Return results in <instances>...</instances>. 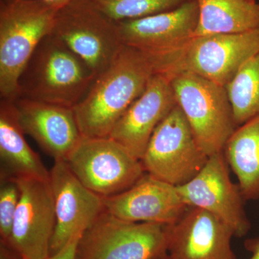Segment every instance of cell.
<instances>
[{
	"label": "cell",
	"mask_w": 259,
	"mask_h": 259,
	"mask_svg": "<svg viewBox=\"0 0 259 259\" xmlns=\"http://www.w3.org/2000/svg\"><path fill=\"white\" fill-rule=\"evenodd\" d=\"M155 73L154 64L148 56L123 45L73 108L81 135L108 137L117 121L144 93Z\"/></svg>",
	"instance_id": "6da1fadb"
},
{
	"label": "cell",
	"mask_w": 259,
	"mask_h": 259,
	"mask_svg": "<svg viewBox=\"0 0 259 259\" xmlns=\"http://www.w3.org/2000/svg\"><path fill=\"white\" fill-rule=\"evenodd\" d=\"M95 79L90 66L51 33L38 44L20 75L19 97L74 108Z\"/></svg>",
	"instance_id": "7a4b0ae2"
},
{
	"label": "cell",
	"mask_w": 259,
	"mask_h": 259,
	"mask_svg": "<svg viewBox=\"0 0 259 259\" xmlns=\"http://www.w3.org/2000/svg\"><path fill=\"white\" fill-rule=\"evenodd\" d=\"M59 8L42 0L0 1V96L15 101L24 68L52 32Z\"/></svg>",
	"instance_id": "3957f363"
},
{
	"label": "cell",
	"mask_w": 259,
	"mask_h": 259,
	"mask_svg": "<svg viewBox=\"0 0 259 259\" xmlns=\"http://www.w3.org/2000/svg\"><path fill=\"white\" fill-rule=\"evenodd\" d=\"M169 79L177 105L199 147L209 157L223 152L237 127L226 87L189 71Z\"/></svg>",
	"instance_id": "277c9868"
},
{
	"label": "cell",
	"mask_w": 259,
	"mask_h": 259,
	"mask_svg": "<svg viewBox=\"0 0 259 259\" xmlns=\"http://www.w3.org/2000/svg\"><path fill=\"white\" fill-rule=\"evenodd\" d=\"M169 229L127 222L105 211L79 237L74 259H167Z\"/></svg>",
	"instance_id": "5b68a950"
},
{
	"label": "cell",
	"mask_w": 259,
	"mask_h": 259,
	"mask_svg": "<svg viewBox=\"0 0 259 259\" xmlns=\"http://www.w3.org/2000/svg\"><path fill=\"white\" fill-rule=\"evenodd\" d=\"M51 33L80 56L96 77L123 47L119 22L99 9L93 0H71L59 8Z\"/></svg>",
	"instance_id": "8992f818"
},
{
	"label": "cell",
	"mask_w": 259,
	"mask_h": 259,
	"mask_svg": "<svg viewBox=\"0 0 259 259\" xmlns=\"http://www.w3.org/2000/svg\"><path fill=\"white\" fill-rule=\"evenodd\" d=\"M199 21L196 0L177 9L119 22L122 44L152 60L155 74H162L178 59L193 39Z\"/></svg>",
	"instance_id": "52a82bcc"
},
{
	"label": "cell",
	"mask_w": 259,
	"mask_h": 259,
	"mask_svg": "<svg viewBox=\"0 0 259 259\" xmlns=\"http://www.w3.org/2000/svg\"><path fill=\"white\" fill-rule=\"evenodd\" d=\"M66 161L78 180L102 198L128 190L146 173L141 160L110 137L82 136Z\"/></svg>",
	"instance_id": "ba28073f"
},
{
	"label": "cell",
	"mask_w": 259,
	"mask_h": 259,
	"mask_svg": "<svg viewBox=\"0 0 259 259\" xmlns=\"http://www.w3.org/2000/svg\"><path fill=\"white\" fill-rule=\"evenodd\" d=\"M208 158L177 105L155 130L141 163L146 173L180 187L197 176Z\"/></svg>",
	"instance_id": "9c48e42d"
},
{
	"label": "cell",
	"mask_w": 259,
	"mask_h": 259,
	"mask_svg": "<svg viewBox=\"0 0 259 259\" xmlns=\"http://www.w3.org/2000/svg\"><path fill=\"white\" fill-rule=\"evenodd\" d=\"M259 52V28L238 33L194 37L162 74L189 71L226 87L242 66Z\"/></svg>",
	"instance_id": "30bf717a"
},
{
	"label": "cell",
	"mask_w": 259,
	"mask_h": 259,
	"mask_svg": "<svg viewBox=\"0 0 259 259\" xmlns=\"http://www.w3.org/2000/svg\"><path fill=\"white\" fill-rule=\"evenodd\" d=\"M177 190L187 206L210 213L226 224L235 237L242 238L250 231L244 197L239 186L232 182L223 152L209 156L198 175Z\"/></svg>",
	"instance_id": "8fae6325"
},
{
	"label": "cell",
	"mask_w": 259,
	"mask_h": 259,
	"mask_svg": "<svg viewBox=\"0 0 259 259\" xmlns=\"http://www.w3.org/2000/svg\"><path fill=\"white\" fill-rule=\"evenodd\" d=\"M20 200L9 244L23 259H46L56 224L50 181L22 177L14 179Z\"/></svg>",
	"instance_id": "7c38bea8"
},
{
	"label": "cell",
	"mask_w": 259,
	"mask_h": 259,
	"mask_svg": "<svg viewBox=\"0 0 259 259\" xmlns=\"http://www.w3.org/2000/svg\"><path fill=\"white\" fill-rule=\"evenodd\" d=\"M50 181L56 224L50 255H55L88 229L105 212L103 198L87 188L65 160L54 161Z\"/></svg>",
	"instance_id": "4fadbf2b"
},
{
	"label": "cell",
	"mask_w": 259,
	"mask_h": 259,
	"mask_svg": "<svg viewBox=\"0 0 259 259\" xmlns=\"http://www.w3.org/2000/svg\"><path fill=\"white\" fill-rule=\"evenodd\" d=\"M105 211L127 222L173 226L188 208L177 187L145 173L128 190L103 198Z\"/></svg>",
	"instance_id": "5bb4252c"
},
{
	"label": "cell",
	"mask_w": 259,
	"mask_h": 259,
	"mask_svg": "<svg viewBox=\"0 0 259 259\" xmlns=\"http://www.w3.org/2000/svg\"><path fill=\"white\" fill-rule=\"evenodd\" d=\"M177 105L171 80L166 75L154 74L108 137L141 161L155 130Z\"/></svg>",
	"instance_id": "9a60e30c"
},
{
	"label": "cell",
	"mask_w": 259,
	"mask_h": 259,
	"mask_svg": "<svg viewBox=\"0 0 259 259\" xmlns=\"http://www.w3.org/2000/svg\"><path fill=\"white\" fill-rule=\"evenodd\" d=\"M231 230L212 214L189 207L182 218L170 226V259H236L232 250Z\"/></svg>",
	"instance_id": "2e32d148"
},
{
	"label": "cell",
	"mask_w": 259,
	"mask_h": 259,
	"mask_svg": "<svg viewBox=\"0 0 259 259\" xmlns=\"http://www.w3.org/2000/svg\"><path fill=\"white\" fill-rule=\"evenodd\" d=\"M15 105L25 135L31 136L54 161H66L83 136L74 109L22 97Z\"/></svg>",
	"instance_id": "e0dca14e"
},
{
	"label": "cell",
	"mask_w": 259,
	"mask_h": 259,
	"mask_svg": "<svg viewBox=\"0 0 259 259\" xmlns=\"http://www.w3.org/2000/svg\"><path fill=\"white\" fill-rule=\"evenodd\" d=\"M15 101L0 102V178L31 177L49 180L48 170L40 156L25 139Z\"/></svg>",
	"instance_id": "ac0fdd59"
},
{
	"label": "cell",
	"mask_w": 259,
	"mask_h": 259,
	"mask_svg": "<svg viewBox=\"0 0 259 259\" xmlns=\"http://www.w3.org/2000/svg\"><path fill=\"white\" fill-rule=\"evenodd\" d=\"M223 152L245 200L258 199L259 115L236 127Z\"/></svg>",
	"instance_id": "d6986e66"
},
{
	"label": "cell",
	"mask_w": 259,
	"mask_h": 259,
	"mask_svg": "<svg viewBox=\"0 0 259 259\" xmlns=\"http://www.w3.org/2000/svg\"><path fill=\"white\" fill-rule=\"evenodd\" d=\"M199 21L194 37L238 33L259 28V2L196 0Z\"/></svg>",
	"instance_id": "ffe728a7"
},
{
	"label": "cell",
	"mask_w": 259,
	"mask_h": 259,
	"mask_svg": "<svg viewBox=\"0 0 259 259\" xmlns=\"http://www.w3.org/2000/svg\"><path fill=\"white\" fill-rule=\"evenodd\" d=\"M237 127L259 115V52L226 86Z\"/></svg>",
	"instance_id": "44dd1931"
},
{
	"label": "cell",
	"mask_w": 259,
	"mask_h": 259,
	"mask_svg": "<svg viewBox=\"0 0 259 259\" xmlns=\"http://www.w3.org/2000/svg\"><path fill=\"white\" fill-rule=\"evenodd\" d=\"M189 1L190 0H93L99 9L117 22L171 11Z\"/></svg>",
	"instance_id": "7402d4cb"
},
{
	"label": "cell",
	"mask_w": 259,
	"mask_h": 259,
	"mask_svg": "<svg viewBox=\"0 0 259 259\" xmlns=\"http://www.w3.org/2000/svg\"><path fill=\"white\" fill-rule=\"evenodd\" d=\"M20 197L16 180L0 178V241L10 242Z\"/></svg>",
	"instance_id": "603a6c76"
},
{
	"label": "cell",
	"mask_w": 259,
	"mask_h": 259,
	"mask_svg": "<svg viewBox=\"0 0 259 259\" xmlns=\"http://www.w3.org/2000/svg\"><path fill=\"white\" fill-rule=\"evenodd\" d=\"M80 236L75 238L59 253L55 255H50L46 259H74L75 250H76V244H77Z\"/></svg>",
	"instance_id": "cb8c5ba5"
},
{
	"label": "cell",
	"mask_w": 259,
	"mask_h": 259,
	"mask_svg": "<svg viewBox=\"0 0 259 259\" xmlns=\"http://www.w3.org/2000/svg\"><path fill=\"white\" fill-rule=\"evenodd\" d=\"M0 259H23L9 243L0 241Z\"/></svg>",
	"instance_id": "d4e9b609"
},
{
	"label": "cell",
	"mask_w": 259,
	"mask_h": 259,
	"mask_svg": "<svg viewBox=\"0 0 259 259\" xmlns=\"http://www.w3.org/2000/svg\"><path fill=\"white\" fill-rule=\"evenodd\" d=\"M245 248L251 253L249 259H259V238L246 240L245 241Z\"/></svg>",
	"instance_id": "484cf974"
},
{
	"label": "cell",
	"mask_w": 259,
	"mask_h": 259,
	"mask_svg": "<svg viewBox=\"0 0 259 259\" xmlns=\"http://www.w3.org/2000/svg\"><path fill=\"white\" fill-rule=\"evenodd\" d=\"M42 1L60 8L61 7L64 6V5L67 4L71 0H42Z\"/></svg>",
	"instance_id": "4316f807"
},
{
	"label": "cell",
	"mask_w": 259,
	"mask_h": 259,
	"mask_svg": "<svg viewBox=\"0 0 259 259\" xmlns=\"http://www.w3.org/2000/svg\"><path fill=\"white\" fill-rule=\"evenodd\" d=\"M248 1L251 2V3H256V0H248Z\"/></svg>",
	"instance_id": "83f0119b"
},
{
	"label": "cell",
	"mask_w": 259,
	"mask_h": 259,
	"mask_svg": "<svg viewBox=\"0 0 259 259\" xmlns=\"http://www.w3.org/2000/svg\"><path fill=\"white\" fill-rule=\"evenodd\" d=\"M167 259H170V258H167Z\"/></svg>",
	"instance_id": "f1b7e54d"
}]
</instances>
